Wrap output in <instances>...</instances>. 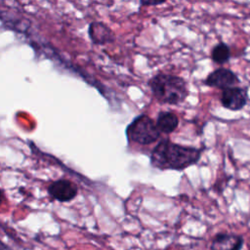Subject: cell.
I'll use <instances>...</instances> for the list:
<instances>
[{
    "label": "cell",
    "instance_id": "obj_9",
    "mask_svg": "<svg viewBox=\"0 0 250 250\" xmlns=\"http://www.w3.org/2000/svg\"><path fill=\"white\" fill-rule=\"evenodd\" d=\"M156 125L161 133L171 134L179 126V117L172 111H160L156 117Z\"/></svg>",
    "mask_w": 250,
    "mask_h": 250
},
{
    "label": "cell",
    "instance_id": "obj_10",
    "mask_svg": "<svg viewBox=\"0 0 250 250\" xmlns=\"http://www.w3.org/2000/svg\"><path fill=\"white\" fill-rule=\"evenodd\" d=\"M230 58V49L229 47L224 43L220 42L216 44L211 51V59L214 62L218 64H223L227 62Z\"/></svg>",
    "mask_w": 250,
    "mask_h": 250
},
{
    "label": "cell",
    "instance_id": "obj_3",
    "mask_svg": "<svg viewBox=\"0 0 250 250\" xmlns=\"http://www.w3.org/2000/svg\"><path fill=\"white\" fill-rule=\"evenodd\" d=\"M126 137L129 142L147 146L156 142L161 135L156 122L147 114L135 117L126 128Z\"/></svg>",
    "mask_w": 250,
    "mask_h": 250
},
{
    "label": "cell",
    "instance_id": "obj_2",
    "mask_svg": "<svg viewBox=\"0 0 250 250\" xmlns=\"http://www.w3.org/2000/svg\"><path fill=\"white\" fill-rule=\"evenodd\" d=\"M153 97L165 104H179L183 103L188 95L187 82L183 77L158 72L147 82Z\"/></svg>",
    "mask_w": 250,
    "mask_h": 250
},
{
    "label": "cell",
    "instance_id": "obj_4",
    "mask_svg": "<svg viewBox=\"0 0 250 250\" xmlns=\"http://www.w3.org/2000/svg\"><path fill=\"white\" fill-rule=\"evenodd\" d=\"M47 191L57 201L69 202L77 196L78 188L67 179H59L48 186Z\"/></svg>",
    "mask_w": 250,
    "mask_h": 250
},
{
    "label": "cell",
    "instance_id": "obj_1",
    "mask_svg": "<svg viewBox=\"0 0 250 250\" xmlns=\"http://www.w3.org/2000/svg\"><path fill=\"white\" fill-rule=\"evenodd\" d=\"M201 153V148L182 146L165 139L152 148L149 162L153 168L159 170L182 171L196 164Z\"/></svg>",
    "mask_w": 250,
    "mask_h": 250
},
{
    "label": "cell",
    "instance_id": "obj_5",
    "mask_svg": "<svg viewBox=\"0 0 250 250\" xmlns=\"http://www.w3.org/2000/svg\"><path fill=\"white\" fill-rule=\"evenodd\" d=\"M239 83L237 75L230 69L220 67L207 75L204 84L209 87L222 89L223 91L231 87H235Z\"/></svg>",
    "mask_w": 250,
    "mask_h": 250
},
{
    "label": "cell",
    "instance_id": "obj_6",
    "mask_svg": "<svg viewBox=\"0 0 250 250\" xmlns=\"http://www.w3.org/2000/svg\"><path fill=\"white\" fill-rule=\"evenodd\" d=\"M222 105L229 110L237 111L242 109L247 104V92L240 87H231L226 89L221 94Z\"/></svg>",
    "mask_w": 250,
    "mask_h": 250
},
{
    "label": "cell",
    "instance_id": "obj_11",
    "mask_svg": "<svg viewBox=\"0 0 250 250\" xmlns=\"http://www.w3.org/2000/svg\"><path fill=\"white\" fill-rule=\"evenodd\" d=\"M164 1H153V2H150V1H141L140 4L142 6H157V5H160V4H163Z\"/></svg>",
    "mask_w": 250,
    "mask_h": 250
},
{
    "label": "cell",
    "instance_id": "obj_7",
    "mask_svg": "<svg viewBox=\"0 0 250 250\" xmlns=\"http://www.w3.org/2000/svg\"><path fill=\"white\" fill-rule=\"evenodd\" d=\"M243 239L240 235L228 232L217 233L211 242V250H241Z\"/></svg>",
    "mask_w": 250,
    "mask_h": 250
},
{
    "label": "cell",
    "instance_id": "obj_8",
    "mask_svg": "<svg viewBox=\"0 0 250 250\" xmlns=\"http://www.w3.org/2000/svg\"><path fill=\"white\" fill-rule=\"evenodd\" d=\"M88 34L91 41L98 45H104L115 40L113 31L104 22L93 21L88 28Z\"/></svg>",
    "mask_w": 250,
    "mask_h": 250
}]
</instances>
